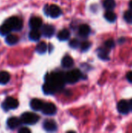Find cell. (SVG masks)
Here are the masks:
<instances>
[{
    "label": "cell",
    "mask_w": 132,
    "mask_h": 133,
    "mask_svg": "<svg viewBox=\"0 0 132 133\" xmlns=\"http://www.w3.org/2000/svg\"><path fill=\"white\" fill-rule=\"evenodd\" d=\"M45 80L46 83H50L56 90L62 89L66 82L65 76H63L61 73H51L47 75Z\"/></svg>",
    "instance_id": "1"
},
{
    "label": "cell",
    "mask_w": 132,
    "mask_h": 133,
    "mask_svg": "<svg viewBox=\"0 0 132 133\" xmlns=\"http://www.w3.org/2000/svg\"><path fill=\"white\" fill-rule=\"evenodd\" d=\"M40 119V117L32 112H25L23 114H22L20 120L21 122L25 124V125H34L36 124Z\"/></svg>",
    "instance_id": "2"
},
{
    "label": "cell",
    "mask_w": 132,
    "mask_h": 133,
    "mask_svg": "<svg viewBox=\"0 0 132 133\" xmlns=\"http://www.w3.org/2000/svg\"><path fill=\"white\" fill-rule=\"evenodd\" d=\"M81 76H82V74L79 69H72L65 74V81L67 83L73 84V83H75L76 82H78L80 79Z\"/></svg>",
    "instance_id": "3"
},
{
    "label": "cell",
    "mask_w": 132,
    "mask_h": 133,
    "mask_svg": "<svg viewBox=\"0 0 132 133\" xmlns=\"http://www.w3.org/2000/svg\"><path fill=\"white\" fill-rule=\"evenodd\" d=\"M5 23H7L10 28L12 29V30H20L23 27V21L16 16H12L9 19H7L5 22Z\"/></svg>",
    "instance_id": "4"
},
{
    "label": "cell",
    "mask_w": 132,
    "mask_h": 133,
    "mask_svg": "<svg viewBox=\"0 0 132 133\" xmlns=\"http://www.w3.org/2000/svg\"><path fill=\"white\" fill-rule=\"evenodd\" d=\"M19 106V102L16 99L11 97H8L5 101L2 104V109L5 111H7L10 109H16Z\"/></svg>",
    "instance_id": "5"
},
{
    "label": "cell",
    "mask_w": 132,
    "mask_h": 133,
    "mask_svg": "<svg viewBox=\"0 0 132 133\" xmlns=\"http://www.w3.org/2000/svg\"><path fill=\"white\" fill-rule=\"evenodd\" d=\"M44 11L47 15H49L52 18H57L61 14V9L56 5H51L49 6L46 5L44 8Z\"/></svg>",
    "instance_id": "6"
},
{
    "label": "cell",
    "mask_w": 132,
    "mask_h": 133,
    "mask_svg": "<svg viewBox=\"0 0 132 133\" xmlns=\"http://www.w3.org/2000/svg\"><path fill=\"white\" fill-rule=\"evenodd\" d=\"M41 111L45 115H54L57 112V108L52 103H45L43 105Z\"/></svg>",
    "instance_id": "7"
},
{
    "label": "cell",
    "mask_w": 132,
    "mask_h": 133,
    "mask_svg": "<svg viewBox=\"0 0 132 133\" xmlns=\"http://www.w3.org/2000/svg\"><path fill=\"white\" fill-rule=\"evenodd\" d=\"M117 110L122 115H126L130 111V105L129 102L125 100H122L118 102L117 104Z\"/></svg>",
    "instance_id": "8"
},
{
    "label": "cell",
    "mask_w": 132,
    "mask_h": 133,
    "mask_svg": "<svg viewBox=\"0 0 132 133\" xmlns=\"http://www.w3.org/2000/svg\"><path fill=\"white\" fill-rule=\"evenodd\" d=\"M29 26L33 30H38L42 26V19L37 16H33L30 19Z\"/></svg>",
    "instance_id": "9"
},
{
    "label": "cell",
    "mask_w": 132,
    "mask_h": 133,
    "mask_svg": "<svg viewBox=\"0 0 132 133\" xmlns=\"http://www.w3.org/2000/svg\"><path fill=\"white\" fill-rule=\"evenodd\" d=\"M57 124L54 120H45L43 123V128L47 132H55L57 130Z\"/></svg>",
    "instance_id": "10"
},
{
    "label": "cell",
    "mask_w": 132,
    "mask_h": 133,
    "mask_svg": "<svg viewBox=\"0 0 132 133\" xmlns=\"http://www.w3.org/2000/svg\"><path fill=\"white\" fill-rule=\"evenodd\" d=\"M55 29L52 25L46 24L42 27V34L45 37H51L54 34Z\"/></svg>",
    "instance_id": "11"
},
{
    "label": "cell",
    "mask_w": 132,
    "mask_h": 133,
    "mask_svg": "<svg viewBox=\"0 0 132 133\" xmlns=\"http://www.w3.org/2000/svg\"><path fill=\"white\" fill-rule=\"evenodd\" d=\"M21 120L16 118V117H12L9 118L7 121V125L9 129H15L17 127H19L21 124Z\"/></svg>",
    "instance_id": "12"
},
{
    "label": "cell",
    "mask_w": 132,
    "mask_h": 133,
    "mask_svg": "<svg viewBox=\"0 0 132 133\" xmlns=\"http://www.w3.org/2000/svg\"><path fill=\"white\" fill-rule=\"evenodd\" d=\"M30 105V108L34 111H41L44 103L42 102V101L35 98V99L31 100Z\"/></svg>",
    "instance_id": "13"
},
{
    "label": "cell",
    "mask_w": 132,
    "mask_h": 133,
    "mask_svg": "<svg viewBox=\"0 0 132 133\" xmlns=\"http://www.w3.org/2000/svg\"><path fill=\"white\" fill-rule=\"evenodd\" d=\"M90 27L87 24H82L79 28V34L82 37H86L90 34Z\"/></svg>",
    "instance_id": "14"
},
{
    "label": "cell",
    "mask_w": 132,
    "mask_h": 133,
    "mask_svg": "<svg viewBox=\"0 0 132 133\" xmlns=\"http://www.w3.org/2000/svg\"><path fill=\"white\" fill-rule=\"evenodd\" d=\"M73 64H74L73 59H72L70 56H68V55L65 56V57L62 58V60H61V65H62L64 68H65V69L71 68V67L73 65Z\"/></svg>",
    "instance_id": "15"
},
{
    "label": "cell",
    "mask_w": 132,
    "mask_h": 133,
    "mask_svg": "<svg viewBox=\"0 0 132 133\" xmlns=\"http://www.w3.org/2000/svg\"><path fill=\"white\" fill-rule=\"evenodd\" d=\"M70 37V32L67 29H63L60 30L58 34V38L60 41H67Z\"/></svg>",
    "instance_id": "16"
},
{
    "label": "cell",
    "mask_w": 132,
    "mask_h": 133,
    "mask_svg": "<svg viewBox=\"0 0 132 133\" xmlns=\"http://www.w3.org/2000/svg\"><path fill=\"white\" fill-rule=\"evenodd\" d=\"M19 41V37L15 34H8L5 37V42L9 45H14Z\"/></svg>",
    "instance_id": "17"
},
{
    "label": "cell",
    "mask_w": 132,
    "mask_h": 133,
    "mask_svg": "<svg viewBox=\"0 0 132 133\" xmlns=\"http://www.w3.org/2000/svg\"><path fill=\"white\" fill-rule=\"evenodd\" d=\"M10 79V75L6 71H1L0 72V84L4 85L6 84Z\"/></svg>",
    "instance_id": "18"
},
{
    "label": "cell",
    "mask_w": 132,
    "mask_h": 133,
    "mask_svg": "<svg viewBox=\"0 0 132 133\" xmlns=\"http://www.w3.org/2000/svg\"><path fill=\"white\" fill-rule=\"evenodd\" d=\"M41 37V34L38 31V30H31V31L29 33V38L31 41H37L38 40H40Z\"/></svg>",
    "instance_id": "19"
},
{
    "label": "cell",
    "mask_w": 132,
    "mask_h": 133,
    "mask_svg": "<svg viewBox=\"0 0 132 133\" xmlns=\"http://www.w3.org/2000/svg\"><path fill=\"white\" fill-rule=\"evenodd\" d=\"M43 91L45 94H54L56 92V90L48 83H45L43 86Z\"/></svg>",
    "instance_id": "20"
},
{
    "label": "cell",
    "mask_w": 132,
    "mask_h": 133,
    "mask_svg": "<svg viewBox=\"0 0 132 133\" xmlns=\"http://www.w3.org/2000/svg\"><path fill=\"white\" fill-rule=\"evenodd\" d=\"M11 31H12V29H11L10 26H9L7 23H4L0 26V34H1L2 36H7L8 34H10Z\"/></svg>",
    "instance_id": "21"
},
{
    "label": "cell",
    "mask_w": 132,
    "mask_h": 133,
    "mask_svg": "<svg viewBox=\"0 0 132 133\" xmlns=\"http://www.w3.org/2000/svg\"><path fill=\"white\" fill-rule=\"evenodd\" d=\"M47 50V44L45 42H40L36 47V51L39 54H44Z\"/></svg>",
    "instance_id": "22"
},
{
    "label": "cell",
    "mask_w": 132,
    "mask_h": 133,
    "mask_svg": "<svg viewBox=\"0 0 132 133\" xmlns=\"http://www.w3.org/2000/svg\"><path fill=\"white\" fill-rule=\"evenodd\" d=\"M103 7L108 11V10H113L116 6V2L114 0H104L103 1Z\"/></svg>",
    "instance_id": "23"
},
{
    "label": "cell",
    "mask_w": 132,
    "mask_h": 133,
    "mask_svg": "<svg viewBox=\"0 0 132 133\" xmlns=\"http://www.w3.org/2000/svg\"><path fill=\"white\" fill-rule=\"evenodd\" d=\"M104 17L107 20H108L109 22H114L117 19V16L116 14L112 11V10H108L105 15H104Z\"/></svg>",
    "instance_id": "24"
},
{
    "label": "cell",
    "mask_w": 132,
    "mask_h": 133,
    "mask_svg": "<svg viewBox=\"0 0 132 133\" xmlns=\"http://www.w3.org/2000/svg\"><path fill=\"white\" fill-rule=\"evenodd\" d=\"M107 48H104V49H100V51L98 52V57L100 59L103 60H108L109 59V52L107 51Z\"/></svg>",
    "instance_id": "25"
},
{
    "label": "cell",
    "mask_w": 132,
    "mask_h": 133,
    "mask_svg": "<svg viewBox=\"0 0 132 133\" xmlns=\"http://www.w3.org/2000/svg\"><path fill=\"white\" fill-rule=\"evenodd\" d=\"M124 19L128 23H132V11L131 10H128L124 12Z\"/></svg>",
    "instance_id": "26"
},
{
    "label": "cell",
    "mask_w": 132,
    "mask_h": 133,
    "mask_svg": "<svg viewBox=\"0 0 132 133\" xmlns=\"http://www.w3.org/2000/svg\"><path fill=\"white\" fill-rule=\"evenodd\" d=\"M114 45H115V43H114L113 39H109V40H107V41H106L104 42V47L106 48H107V49L113 48L114 47Z\"/></svg>",
    "instance_id": "27"
},
{
    "label": "cell",
    "mask_w": 132,
    "mask_h": 133,
    "mask_svg": "<svg viewBox=\"0 0 132 133\" xmlns=\"http://www.w3.org/2000/svg\"><path fill=\"white\" fill-rule=\"evenodd\" d=\"M91 47V43L89 41H84L83 43H82L81 44V49L82 51H88Z\"/></svg>",
    "instance_id": "28"
},
{
    "label": "cell",
    "mask_w": 132,
    "mask_h": 133,
    "mask_svg": "<svg viewBox=\"0 0 132 133\" xmlns=\"http://www.w3.org/2000/svg\"><path fill=\"white\" fill-rule=\"evenodd\" d=\"M79 44H80V43H79V40L75 39V38L71 40L70 42H69V45H70V47L72 48H77L79 46Z\"/></svg>",
    "instance_id": "29"
},
{
    "label": "cell",
    "mask_w": 132,
    "mask_h": 133,
    "mask_svg": "<svg viewBox=\"0 0 132 133\" xmlns=\"http://www.w3.org/2000/svg\"><path fill=\"white\" fill-rule=\"evenodd\" d=\"M19 133H30V130L28 128L23 127V128L19 129Z\"/></svg>",
    "instance_id": "30"
},
{
    "label": "cell",
    "mask_w": 132,
    "mask_h": 133,
    "mask_svg": "<svg viewBox=\"0 0 132 133\" xmlns=\"http://www.w3.org/2000/svg\"><path fill=\"white\" fill-rule=\"evenodd\" d=\"M127 79L130 82V83H132V71L129 72L127 73Z\"/></svg>",
    "instance_id": "31"
},
{
    "label": "cell",
    "mask_w": 132,
    "mask_h": 133,
    "mask_svg": "<svg viewBox=\"0 0 132 133\" xmlns=\"http://www.w3.org/2000/svg\"><path fill=\"white\" fill-rule=\"evenodd\" d=\"M129 105H130V109L132 111V99L129 101Z\"/></svg>",
    "instance_id": "32"
},
{
    "label": "cell",
    "mask_w": 132,
    "mask_h": 133,
    "mask_svg": "<svg viewBox=\"0 0 132 133\" xmlns=\"http://www.w3.org/2000/svg\"><path fill=\"white\" fill-rule=\"evenodd\" d=\"M129 6H130V8L132 9V0L130 2V4H129Z\"/></svg>",
    "instance_id": "33"
}]
</instances>
